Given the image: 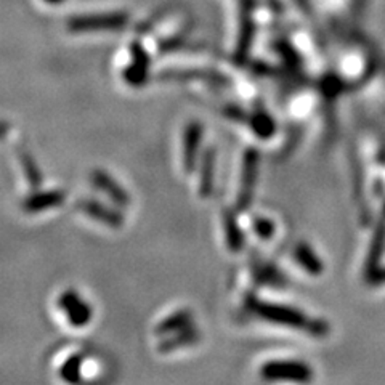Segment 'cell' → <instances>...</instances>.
Masks as SVG:
<instances>
[{"label":"cell","mask_w":385,"mask_h":385,"mask_svg":"<svg viewBox=\"0 0 385 385\" xmlns=\"http://www.w3.org/2000/svg\"><path fill=\"white\" fill-rule=\"evenodd\" d=\"M10 124L7 121H0V140L5 138L10 132Z\"/></svg>","instance_id":"12"},{"label":"cell","mask_w":385,"mask_h":385,"mask_svg":"<svg viewBox=\"0 0 385 385\" xmlns=\"http://www.w3.org/2000/svg\"><path fill=\"white\" fill-rule=\"evenodd\" d=\"M58 307L66 315L71 326L84 327L92 321V305H89L86 300L81 297V294L72 291V289H67V291L61 294L58 299Z\"/></svg>","instance_id":"2"},{"label":"cell","mask_w":385,"mask_h":385,"mask_svg":"<svg viewBox=\"0 0 385 385\" xmlns=\"http://www.w3.org/2000/svg\"><path fill=\"white\" fill-rule=\"evenodd\" d=\"M188 321H190L188 311H185V310L175 311L174 315H171L169 318L161 321L159 325L156 326L155 332L157 334V336H167V334H172L175 331L185 329L186 325H188Z\"/></svg>","instance_id":"9"},{"label":"cell","mask_w":385,"mask_h":385,"mask_svg":"<svg viewBox=\"0 0 385 385\" xmlns=\"http://www.w3.org/2000/svg\"><path fill=\"white\" fill-rule=\"evenodd\" d=\"M129 15L124 11H110V13L81 15L67 21V30L74 34L121 31L127 26Z\"/></svg>","instance_id":"1"},{"label":"cell","mask_w":385,"mask_h":385,"mask_svg":"<svg viewBox=\"0 0 385 385\" xmlns=\"http://www.w3.org/2000/svg\"><path fill=\"white\" fill-rule=\"evenodd\" d=\"M92 183L96 190L103 191L105 195L110 197L112 202H116L117 206H127L130 204V196L129 192L119 185L115 178L111 177L110 174H106L105 171H96L92 172Z\"/></svg>","instance_id":"6"},{"label":"cell","mask_w":385,"mask_h":385,"mask_svg":"<svg viewBox=\"0 0 385 385\" xmlns=\"http://www.w3.org/2000/svg\"><path fill=\"white\" fill-rule=\"evenodd\" d=\"M241 2H244V4H251V0H241Z\"/></svg>","instance_id":"14"},{"label":"cell","mask_w":385,"mask_h":385,"mask_svg":"<svg viewBox=\"0 0 385 385\" xmlns=\"http://www.w3.org/2000/svg\"><path fill=\"white\" fill-rule=\"evenodd\" d=\"M200 138H201V127L197 124H191V126L186 129L185 133V146H183V164L186 171H191L192 166L196 162V152L197 146H200Z\"/></svg>","instance_id":"7"},{"label":"cell","mask_w":385,"mask_h":385,"mask_svg":"<svg viewBox=\"0 0 385 385\" xmlns=\"http://www.w3.org/2000/svg\"><path fill=\"white\" fill-rule=\"evenodd\" d=\"M148 67H150V60L148 55H146L145 48L141 47L140 44H132V58H130V65L124 72V79L129 86L132 87H140L146 82V77H148Z\"/></svg>","instance_id":"4"},{"label":"cell","mask_w":385,"mask_h":385,"mask_svg":"<svg viewBox=\"0 0 385 385\" xmlns=\"http://www.w3.org/2000/svg\"><path fill=\"white\" fill-rule=\"evenodd\" d=\"M44 2L52 4V5H56V4H61V2H63V0H44Z\"/></svg>","instance_id":"13"},{"label":"cell","mask_w":385,"mask_h":385,"mask_svg":"<svg viewBox=\"0 0 385 385\" xmlns=\"http://www.w3.org/2000/svg\"><path fill=\"white\" fill-rule=\"evenodd\" d=\"M20 162L22 167V172H25V177L27 180V185H30L31 190H39L42 186V172L39 169L37 162L31 156V152L22 151L20 155Z\"/></svg>","instance_id":"8"},{"label":"cell","mask_w":385,"mask_h":385,"mask_svg":"<svg viewBox=\"0 0 385 385\" xmlns=\"http://www.w3.org/2000/svg\"><path fill=\"white\" fill-rule=\"evenodd\" d=\"M82 356L81 355H72L65 361V365L61 366L60 376L65 379L66 382H77L81 379V370H82Z\"/></svg>","instance_id":"10"},{"label":"cell","mask_w":385,"mask_h":385,"mask_svg":"<svg viewBox=\"0 0 385 385\" xmlns=\"http://www.w3.org/2000/svg\"><path fill=\"white\" fill-rule=\"evenodd\" d=\"M76 207L82 214L89 215L90 218H93V220H96V222L110 226V228H121V226L124 225L122 214L119 212L117 209L105 206V204H101L100 201L81 200L76 204Z\"/></svg>","instance_id":"3"},{"label":"cell","mask_w":385,"mask_h":385,"mask_svg":"<svg viewBox=\"0 0 385 385\" xmlns=\"http://www.w3.org/2000/svg\"><path fill=\"white\" fill-rule=\"evenodd\" d=\"M66 200V192L61 190H48L32 192L22 201V211L27 214H39L47 211V209L58 207Z\"/></svg>","instance_id":"5"},{"label":"cell","mask_w":385,"mask_h":385,"mask_svg":"<svg viewBox=\"0 0 385 385\" xmlns=\"http://www.w3.org/2000/svg\"><path fill=\"white\" fill-rule=\"evenodd\" d=\"M196 339V334L191 331H185L182 329L178 334H175V336L172 337H167L166 341H162L159 344V352L166 353V352H172V350L178 348V345H185V344H190Z\"/></svg>","instance_id":"11"}]
</instances>
